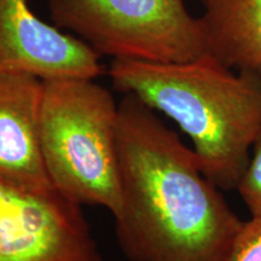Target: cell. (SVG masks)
<instances>
[{
	"instance_id": "obj_1",
	"label": "cell",
	"mask_w": 261,
	"mask_h": 261,
	"mask_svg": "<svg viewBox=\"0 0 261 261\" xmlns=\"http://www.w3.org/2000/svg\"><path fill=\"white\" fill-rule=\"evenodd\" d=\"M120 203L113 214L129 261H231L243 221L194 150L132 94L119 103Z\"/></svg>"
},
{
	"instance_id": "obj_2",
	"label": "cell",
	"mask_w": 261,
	"mask_h": 261,
	"mask_svg": "<svg viewBox=\"0 0 261 261\" xmlns=\"http://www.w3.org/2000/svg\"><path fill=\"white\" fill-rule=\"evenodd\" d=\"M114 87L173 120L192 142L205 177L237 190L261 125V80L210 55L180 63L115 60Z\"/></svg>"
},
{
	"instance_id": "obj_3",
	"label": "cell",
	"mask_w": 261,
	"mask_h": 261,
	"mask_svg": "<svg viewBox=\"0 0 261 261\" xmlns=\"http://www.w3.org/2000/svg\"><path fill=\"white\" fill-rule=\"evenodd\" d=\"M119 103L94 79L42 81L39 143L55 188L114 214L120 203Z\"/></svg>"
},
{
	"instance_id": "obj_4",
	"label": "cell",
	"mask_w": 261,
	"mask_h": 261,
	"mask_svg": "<svg viewBox=\"0 0 261 261\" xmlns=\"http://www.w3.org/2000/svg\"><path fill=\"white\" fill-rule=\"evenodd\" d=\"M52 22L115 60L180 63L207 55L201 17L184 0H47Z\"/></svg>"
},
{
	"instance_id": "obj_5",
	"label": "cell",
	"mask_w": 261,
	"mask_h": 261,
	"mask_svg": "<svg viewBox=\"0 0 261 261\" xmlns=\"http://www.w3.org/2000/svg\"><path fill=\"white\" fill-rule=\"evenodd\" d=\"M81 207L0 179V261H103Z\"/></svg>"
},
{
	"instance_id": "obj_6",
	"label": "cell",
	"mask_w": 261,
	"mask_h": 261,
	"mask_svg": "<svg viewBox=\"0 0 261 261\" xmlns=\"http://www.w3.org/2000/svg\"><path fill=\"white\" fill-rule=\"evenodd\" d=\"M103 71L92 47L39 18L28 0H0V73L47 81L96 80Z\"/></svg>"
},
{
	"instance_id": "obj_7",
	"label": "cell",
	"mask_w": 261,
	"mask_h": 261,
	"mask_svg": "<svg viewBox=\"0 0 261 261\" xmlns=\"http://www.w3.org/2000/svg\"><path fill=\"white\" fill-rule=\"evenodd\" d=\"M42 81L0 73V179L29 189L55 188L39 143Z\"/></svg>"
},
{
	"instance_id": "obj_8",
	"label": "cell",
	"mask_w": 261,
	"mask_h": 261,
	"mask_svg": "<svg viewBox=\"0 0 261 261\" xmlns=\"http://www.w3.org/2000/svg\"><path fill=\"white\" fill-rule=\"evenodd\" d=\"M207 54L261 80V0H200Z\"/></svg>"
},
{
	"instance_id": "obj_9",
	"label": "cell",
	"mask_w": 261,
	"mask_h": 261,
	"mask_svg": "<svg viewBox=\"0 0 261 261\" xmlns=\"http://www.w3.org/2000/svg\"><path fill=\"white\" fill-rule=\"evenodd\" d=\"M252 218L261 219V125L252 146V155L237 187Z\"/></svg>"
},
{
	"instance_id": "obj_10",
	"label": "cell",
	"mask_w": 261,
	"mask_h": 261,
	"mask_svg": "<svg viewBox=\"0 0 261 261\" xmlns=\"http://www.w3.org/2000/svg\"><path fill=\"white\" fill-rule=\"evenodd\" d=\"M231 261H261V219L243 221Z\"/></svg>"
}]
</instances>
